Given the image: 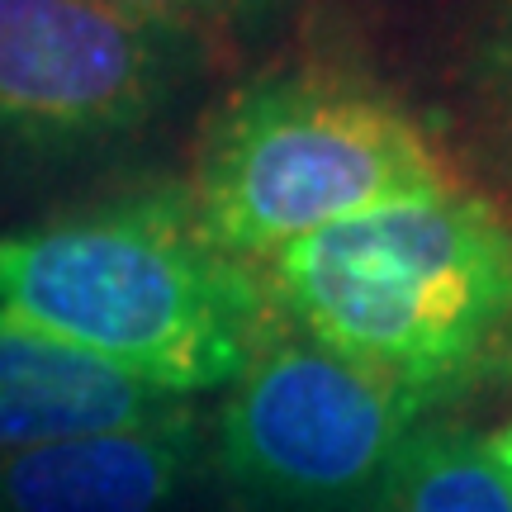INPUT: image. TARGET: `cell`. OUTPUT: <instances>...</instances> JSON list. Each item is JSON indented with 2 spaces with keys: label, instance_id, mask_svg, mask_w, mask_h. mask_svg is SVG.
<instances>
[{
  "label": "cell",
  "instance_id": "obj_1",
  "mask_svg": "<svg viewBox=\"0 0 512 512\" xmlns=\"http://www.w3.org/2000/svg\"><path fill=\"white\" fill-rule=\"evenodd\" d=\"M0 323L181 399L238 380L275 309L261 275L209 242L190 195L157 185L0 233Z\"/></svg>",
  "mask_w": 512,
  "mask_h": 512
},
{
  "label": "cell",
  "instance_id": "obj_2",
  "mask_svg": "<svg viewBox=\"0 0 512 512\" xmlns=\"http://www.w3.org/2000/svg\"><path fill=\"white\" fill-rule=\"evenodd\" d=\"M261 285L275 318L422 408L512 328V233L460 185L290 242Z\"/></svg>",
  "mask_w": 512,
  "mask_h": 512
},
{
  "label": "cell",
  "instance_id": "obj_3",
  "mask_svg": "<svg viewBox=\"0 0 512 512\" xmlns=\"http://www.w3.org/2000/svg\"><path fill=\"white\" fill-rule=\"evenodd\" d=\"M446 190L460 181L399 100L332 67H294L223 100L185 195L219 252L271 261L328 223Z\"/></svg>",
  "mask_w": 512,
  "mask_h": 512
},
{
  "label": "cell",
  "instance_id": "obj_4",
  "mask_svg": "<svg viewBox=\"0 0 512 512\" xmlns=\"http://www.w3.org/2000/svg\"><path fill=\"white\" fill-rule=\"evenodd\" d=\"M200 67L185 24L100 0H0V190L119 162Z\"/></svg>",
  "mask_w": 512,
  "mask_h": 512
},
{
  "label": "cell",
  "instance_id": "obj_5",
  "mask_svg": "<svg viewBox=\"0 0 512 512\" xmlns=\"http://www.w3.org/2000/svg\"><path fill=\"white\" fill-rule=\"evenodd\" d=\"M413 403L275 318L219 413V475L256 512H351L380 494Z\"/></svg>",
  "mask_w": 512,
  "mask_h": 512
},
{
  "label": "cell",
  "instance_id": "obj_6",
  "mask_svg": "<svg viewBox=\"0 0 512 512\" xmlns=\"http://www.w3.org/2000/svg\"><path fill=\"white\" fill-rule=\"evenodd\" d=\"M200 465V418L67 437L0 456V512H171Z\"/></svg>",
  "mask_w": 512,
  "mask_h": 512
},
{
  "label": "cell",
  "instance_id": "obj_7",
  "mask_svg": "<svg viewBox=\"0 0 512 512\" xmlns=\"http://www.w3.org/2000/svg\"><path fill=\"white\" fill-rule=\"evenodd\" d=\"M181 408L176 394L133 380L110 361L0 323V456L67 437L147 427Z\"/></svg>",
  "mask_w": 512,
  "mask_h": 512
},
{
  "label": "cell",
  "instance_id": "obj_8",
  "mask_svg": "<svg viewBox=\"0 0 512 512\" xmlns=\"http://www.w3.org/2000/svg\"><path fill=\"white\" fill-rule=\"evenodd\" d=\"M380 512H512L494 446L465 427L408 432L375 494Z\"/></svg>",
  "mask_w": 512,
  "mask_h": 512
},
{
  "label": "cell",
  "instance_id": "obj_9",
  "mask_svg": "<svg viewBox=\"0 0 512 512\" xmlns=\"http://www.w3.org/2000/svg\"><path fill=\"white\" fill-rule=\"evenodd\" d=\"M479 86H484L498 124H503V138L512 143V5L508 15L498 19V29L489 34L484 53H479Z\"/></svg>",
  "mask_w": 512,
  "mask_h": 512
},
{
  "label": "cell",
  "instance_id": "obj_10",
  "mask_svg": "<svg viewBox=\"0 0 512 512\" xmlns=\"http://www.w3.org/2000/svg\"><path fill=\"white\" fill-rule=\"evenodd\" d=\"M100 5L195 29V24H209V19H233V15H247V10H261L266 0H100Z\"/></svg>",
  "mask_w": 512,
  "mask_h": 512
},
{
  "label": "cell",
  "instance_id": "obj_11",
  "mask_svg": "<svg viewBox=\"0 0 512 512\" xmlns=\"http://www.w3.org/2000/svg\"><path fill=\"white\" fill-rule=\"evenodd\" d=\"M489 446H494V460L503 465V475H508V484H512V418H508V427L489 441Z\"/></svg>",
  "mask_w": 512,
  "mask_h": 512
}]
</instances>
